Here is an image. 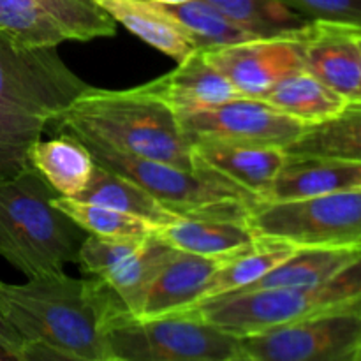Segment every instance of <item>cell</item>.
Listing matches in <instances>:
<instances>
[{"mask_svg":"<svg viewBox=\"0 0 361 361\" xmlns=\"http://www.w3.org/2000/svg\"><path fill=\"white\" fill-rule=\"evenodd\" d=\"M0 309L23 338V361H111L106 335L129 309L102 279H74L66 271L0 281Z\"/></svg>","mask_w":361,"mask_h":361,"instance_id":"6da1fadb","label":"cell"},{"mask_svg":"<svg viewBox=\"0 0 361 361\" xmlns=\"http://www.w3.org/2000/svg\"><path fill=\"white\" fill-rule=\"evenodd\" d=\"M90 85L56 48H30L0 32V180L28 166V152Z\"/></svg>","mask_w":361,"mask_h":361,"instance_id":"7a4b0ae2","label":"cell"},{"mask_svg":"<svg viewBox=\"0 0 361 361\" xmlns=\"http://www.w3.org/2000/svg\"><path fill=\"white\" fill-rule=\"evenodd\" d=\"M56 133L192 171V145L164 102L130 90L90 87L53 122Z\"/></svg>","mask_w":361,"mask_h":361,"instance_id":"3957f363","label":"cell"},{"mask_svg":"<svg viewBox=\"0 0 361 361\" xmlns=\"http://www.w3.org/2000/svg\"><path fill=\"white\" fill-rule=\"evenodd\" d=\"M55 196L32 166L0 180V257L28 279L78 264L85 231L53 204Z\"/></svg>","mask_w":361,"mask_h":361,"instance_id":"277c9868","label":"cell"},{"mask_svg":"<svg viewBox=\"0 0 361 361\" xmlns=\"http://www.w3.org/2000/svg\"><path fill=\"white\" fill-rule=\"evenodd\" d=\"M182 312L238 337L312 317L361 312V257L317 284L231 293L204 300Z\"/></svg>","mask_w":361,"mask_h":361,"instance_id":"5b68a950","label":"cell"},{"mask_svg":"<svg viewBox=\"0 0 361 361\" xmlns=\"http://www.w3.org/2000/svg\"><path fill=\"white\" fill-rule=\"evenodd\" d=\"M76 140L88 148L95 164L130 178L182 217L247 221L250 208L259 203L256 196L210 169L189 171L168 162L123 154L97 141Z\"/></svg>","mask_w":361,"mask_h":361,"instance_id":"8992f818","label":"cell"},{"mask_svg":"<svg viewBox=\"0 0 361 361\" xmlns=\"http://www.w3.org/2000/svg\"><path fill=\"white\" fill-rule=\"evenodd\" d=\"M111 361H238V335L189 312L126 314L106 335Z\"/></svg>","mask_w":361,"mask_h":361,"instance_id":"52a82bcc","label":"cell"},{"mask_svg":"<svg viewBox=\"0 0 361 361\" xmlns=\"http://www.w3.org/2000/svg\"><path fill=\"white\" fill-rule=\"evenodd\" d=\"M249 224L261 240L296 249L361 247V187L300 201H259Z\"/></svg>","mask_w":361,"mask_h":361,"instance_id":"ba28073f","label":"cell"},{"mask_svg":"<svg viewBox=\"0 0 361 361\" xmlns=\"http://www.w3.org/2000/svg\"><path fill=\"white\" fill-rule=\"evenodd\" d=\"M238 361H361V312L312 317L242 335Z\"/></svg>","mask_w":361,"mask_h":361,"instance_id":"9c48e42d","label":"cell"},{"mask_svg":"<svg viewBox=\"0 0 361 361\" xmlns=\"http://www.w3.org/2000/svg\"><path fill=\"white\" fill-rule=\"evenodd\" d=\"M0 32L30 48L111 37L116 21L94 0H0Z\"/></svg>","mask_w":361,"mask_h":361,"instance_id":"30bf717a","label":"cell"},{"mask_svg":"<svg viewBox=\"0 0 361 361\" xmlns=\"http://www.w3.org/2000/svg\"><path fill=\"white\" fill-rule=\"evenodd\" d=\"M176 118L190 145L200 140H217L267 145L286 150L307 127L263 99L247 97H236L201 111L178 113Z\"/></svg>","mask_w":361,"mask_h":361,"instance_id":"8fae6325","label":"cell"},{"mask_svg":"<svg viewBox=\"0 0 361 361\" xmlns=\"http://www.w3.org/2000/svg\"><path fill=\"white\" fill-rule=\"evenodd\" d=\"M173 252L175 249L155 235L147 240H111L87 235L80 247L78 264L87 274L111 286L136 317L147 289Z\"/></svg>","mask_w":361,"mask_h":361,"instance_id":"7c38bea8","label":"cell"},{"mask_svg":"<svg viewBox=\"0 0 361 361\" xmlns=\"http://www.w3.org/2000/svg\"><path fill=\"white\" fill-rule=\"evenodd\" d=\"M302 34L291 37L252 39L240 44L207 49L203 55L210 66L228 78L240 97L263 99L286 74L305 69Z\"/></svg>","mask_w":361,"mask_h":361,"instance_id":"4fadbf2b","label":"cell"},{"mask_svg":"<svg viewBox=\"0 0 361 361\" xmlns=\"http://www.w3.org/2000/svg\"><path fill=\"white\" fill-rule=\"evenodd\" d=\"M360 27L335 21H310L302 34L303 67L349 101L361 85Z\"/></svg>","mask_w":361,"mask_h":361,"instance_id":"5bb4252c","label":"cell"},{"mask_svg":"<svg viewBox=\"0 0 361 361\" xmlns=\"http://www.w3.org/2000/svg\"><path fill=\"white\" fill-rule=\"evenodd\" d=\"M288 159L284 148L267 145L233 143V141H192L194 168L210 169L231 180L264 201L279 169Z\"/></svg>","mask_w":361,"mask_h":361,"instance_id":"9a60e30c","label":"cell"},{"mask_svg":"<svg viewBox=\"0 0 361 361\" xmlns=\"http://www.w3.org/2000/svg\"><path fill=\"white\" fill-rule=\"evenodd\" d=\"M137 88L164 102L176 115L201 111L240 97L228 78L207 62L203 51L190 53L171 73Z\"/></svg>","mask_w":361,"mask_h":361,"instance_id":"2e32d148","label":"cell"},{"mask_svg":"<svg viewBox=\"0 0 361 361\" xmlns=\"http://www.w3.org/2000/svg\"><path fill=\"white\" fill-rule=\"evenodd\" d=\"M224 261V257L197 256L175 249L147 289L136 317L147 319L189 309L200 300L212 275Z\"/></svg>","mask_w":361,"mask_h":361,"instance_id":"e0dca14e","label":"cell"},{"mask_svg":"<svg viewBox=\"0 0 361 361\" xmlns=\"http://www.w3.org/2000/svg\"><path fill=\"white\" fill-rule=\"evenodd\" d=\"M176 250L207 257H235L259 245L261 238L247 221L183 217L154 233Z\"/></svg>","mask_w":361,"mask_h":361,"instance_id":"ac0fdd59","label":"cell"},{"mask_svg":"<svg viewBox=\"0 0 361 361\" xmlns=\"http://www.w3.org/2000/svg\"><path fill=\"white\" fill-rule=\"evenodd\" d=\"M361 187V164L324 157L288 155L264 201H300Z\"/></svg>","mask_w":361,"mask_h":361,"instance_id":"d6986e66","label":"cell"},{"mask_svg":"<svg viewBox=\"0 0 361 361\" xmlns=\"http://www.w3.org/2000/svg\"><path fill=\"white\" fill-rule=\"evenodd\" d=\"M116 23L176 62L196 51L189 32L150 0H94Z\"/></svg>","mask_w":361,"mask_h":361,"instance_id":"ffe728a7","label":"cell"},{"mask_svg":"<svg viewBox=\"0 0 361 361\" xmlns=\"http://www.w3.org/2000/svg\"><path fill=\"white\" fill-rule=\"evenodd\" d=\"M263 101L309 127L337 116L349 99L307 69H300L281 78L264 94Z\"/></svg>","mask_w":361,"mask_h":361,"instance_id":"44dd1931","label":"cell"},{"mask_svg":"<svg viewBox=\"0 0 361 361\" xmlns=\"http://www.w3.org/2000/svg\"><path fill=\"white\" fill-rule=\"evenodd\" d=\"M28 164L59 196L78 197L87 189L95 162L81 141L59 134L49 141H35L28 152Z\"/></svg>","mask_w":361,"mask_h":361,"instance_id":"7402d4cb","label":"cell"},{"mask_svg":"<svg viewBox=\"0 0 361 361\" xmlns=\"http://www.w3.org/2000/svg\"><path fill=\"white\" fill-rule=\"evenodd\" d=\"M74 200L102 204V207L136 215V217L152 222L157 228L183 219L176 212L169 210L164 203H161L157 197L152 196L147 189L137 185L136 182L99 164L94 166L87 189Z\"/></svg>","mask_w":361,"mask_h":361,"instance_id":"603a6c76","label":"cell"},{"mask_svg":"<svg viewBox=\"0 0 361 361\" xmlns=\"http://www.w3.org/2000/svg\"><path fill=\"white\" fill-rule=\"evenodd\" d=\"M361 257V247H326V249H298L293 256L264 274L250 286L236 293L289 289L312 286L335 275Z\"/></svg>","mask_w":361,"mask_h":361,"instance_id":"cb8c5ba5","label":"cell"},{"mask_svg":"<svg viewBox=\"0 0 361 361\" xmlns=\"http://www.w3.org/2000/svg\"><path fill=\"white\" fill-rule=\"evenodd\" d=\"M296 157H324L361 164V101H349L334 118L305 127L286 148Z\"/></svg>","mask_w":361,"mask_h":361,"instance_id":"d4e9b609","label":"cell"},{"mask_svg":"<svg viewBox=\"0 0 361 361\" xmlns=\"http://www.w3.org/2000/svg\"><path fill=\"white\" fill-rule=\"evenodd\" d=\"M296 250L298 249L289 245V243L274 242V240H261L259 245H256L249 252L238 254V256L226 259L217 268V271L212 275L207 288L201 293L200 300L196 303L204 302V300L217 298V296L222 295H231V293L242 291L243 288L256 282L257 279H261L264 274L274 270L282 261L293 256Z\"/></svg>","mask_w":361,"mask_h":361,"instance_id":"484cf974","label":"cell"},{"mask_svg":"<svg viewBox=\"0 0 361 361\" xmlns=\"http://www.w3.org/2000/svg\"><path fill=\"white\" fill-rule=\"evenodd\" d=\"M256 39L291 37L310 23L281 0H204Z\"/></svg>","mask_w":361,"mask_h":361,"instance_id":"4316f807","label":"cell"},{"mask_svg":"<svg viewBox=\"0 0 361 361\" xmlns=\"http://www.w3.org/2000/svg\"><path fill=\"white\" fill-rule=\"evenodd\" d=\"M53 204L73 219L85 233L111 240H147L157 231V226L136 215L87 203L74 197L55 196Z\"/></svg>","mask_w":361,"mask_h":361,"instance_id":"83f0119b","label":"cell"},{"mask_svg":"<svg viewBox=\"0 0 361 361\" xmlns=\"http://www.w3.org/2000/svg\"><path fill=\"white\" fill-rule=\"evenodd\" d=\"M159 6L189 32L196 44V51H207L256 39L204 0H187L175 6Z\"/></svg>","mask_w":361,"mask_h":361,"instance_id":"f1b7e54d","label":"cell"},{"mask_svg":"<svg viewBox=\"0 0 361 361\" xmlns=\"http://www.w3.org/2000/svg\"><path fill=\"white\" fill-rule=\"evenodd\" d=\"M310 21H335L361 28V0H281Z\"/></svg>","mask_w":361,"mask_h":361,"instance_id":"f546056e","label":"cell"},{"mask_svg":"<svg viewBox=\"0 0 361 361\" xmlns=\"http://www.w3.org/2000/svg\"><path fill=\"white\" fill-rule=\"evenodd\" d=\"M0 341H6L9 344L16 345L18 349H21V361H23V338L14 330L13 324L6 319L2 309H0Z\"/></svg>","mask_w":361,"mask_h":361,"instance_id":"4dcf8cb0","label":"cell"},{"mask_svg":"<svg viewBox=\"0 0 361 361\" xmlns=\"http://www.w3.org/2000/svg\"><path fill=\"white\" fill-rule=\"evenodd\" d=\"M150 2L164 4V6H175V4H183V2H187V0H150Z\"/></svg>","mask_w":361,"mask_h":361,"instance_id":"1f68e13d","label":"cell"},{"mask_svg":"<svg viewBox=\"0 0 361 361\" xmlns=\"http://www.w3.org/2000/svg\"><path fill=\"white\" fill-rule=\"evenodd\" d=\"M358 46H360V56H361V28L358 32ZM356 101H361V85H360V92H358V99Z\"/></svg>","mask_w":361,"mask_h":361,"instance_id":"d6a6232c","label":"cell"}]
</instances>
